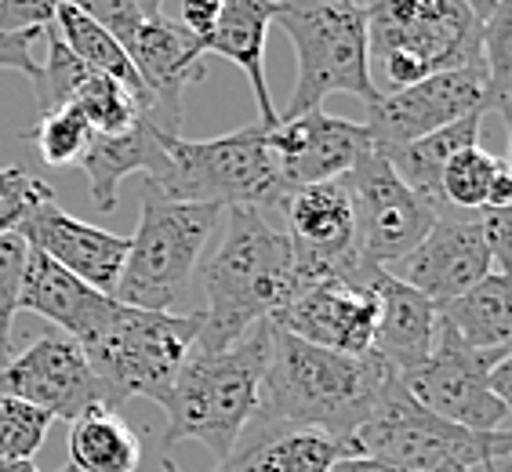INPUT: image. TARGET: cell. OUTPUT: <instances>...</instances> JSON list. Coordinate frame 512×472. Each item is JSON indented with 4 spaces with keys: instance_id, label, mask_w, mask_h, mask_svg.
<instances>
[{
    "instance_id": "51",
    "label": "cell",
    "mask_w": 512,
    "mask_h": 472,
    "mask_svg": "<svg viewBox=\"0 0 512 472\" xmlns=\"http://www.w3.org/2000/svg\"><path fill=\"white\" fill-rule=\"evenodd\" d=\"M59 472H77V469H73V465H66V469H59Z\"/></svg>"
},
{
    "instance_id": "6",
    "label": "cell",
    "mask_w": 512,
    "mask_h": 472,
    "mask_svg": "<svg viewBox=\"0 0 512 472\" xmlns=\"http://www.w3.org/2000/svg\"><path fill=\"white\" fill-rule=\"evenodd\" d=\"M273 22L295 44L298 84L280 120L324 106L327 95L378 99L367 62V22L356 0H276Z\"/></svg>"
},
{
    "instance_id": "26",
    "label": "cell",
    "mask_w": 512,
    "mask_h": 472,
    "mask_svg": "<svg viewBox=\"0 0 512 472\" xmlns=\"http://www.w3.org/2000/svg\"><path fill=\"white\" fill-rule=\"evenodd\" d=\"M69 465L77 472H135L142 440L113 407H95L69 422Z\"/></svg>"
},
{
    "instance_id": "18",
    "label": "cell",
    "mask_w": 512,
    "mask_h": 472,
    "mask_svg": "<svg viewBox=\"0 0 512 472\" xmlns=\"http://www.w3.org/2000/svg\"><path fill=\"white\" fill-rule=\"evenodd\" d=\"M19 236L33 251L48 255L55 266H62L66 273H73L88 287L102 291V295L117 291L120 269H124V258H128V236L106 233V229L88 226V222L66 215L55 204V197L44 200L22 222Z\"/></svg>"
},
{
    "instance_id": "30",
    "label": "cell",
    "mask_w": 512,
    "mask_h": 472,
    "mask_svg": "<svg viewBox=\"0 0 512 472\" xmlns=\"http://www.w3.org/2000/svg\"><path fill=\"white\" fill-rule=\"evenodd\" d=\"M44 40H48V62L40 66L37 80H33V95H37V106L40 113H48V109H62V106H73V99L80 95V88L88 84L91 69L73 55L59 40L55 26L44 30Z\"/></svg>"
},
{
    "instance_id": "34",
    "label": "cell",
    "mask_w": 512,
    "mask_h": 472,
    "mask_svg": "<svg viewBox=\"0 0 512 472\" xmlns=\"http://www.w3.org/2000/svg\"><path fill=\"white\" fill-rule=\"evenodd\" d=\"M51 197H55V193H51L48 182H40L37 175H30V171L19 168V164L0 168V236L19 233L22 222Z\"/></svg>"
},
{
    "instance_id": "11",
    "label": "cell",
    "mask_w": 512,
    "mask_h": 472,
    "mask_svg": "<svg viewBox=\"0 0 512 472\" xmlns=\"http://www.w3.org/2000/svg\"><path fill=\"white\" fill-rule=\"evenodd\" d=\"M502 356V349H476L454 335L451 327L440 324L433 353L425 356V364L400 378L418 404L447 422L473 429V433H502L509 411L487 385L491 367Z\"/></svg>"
},
{
    "instance_id": "40",
    "label": "cell",
    "mask_w": 512,
    "mask_h": 472,
    "mask_svg": "<svg viewBox=\"0 0 512 472\" xmlns=\"http://www.w3.org/2000/svg\"><path fill=\"white\" fill-rule=\"evenodd\" d=\"M218 15H222V0H178V26L200 44L218 26Z\"/></svg>"
},
{
    "instance_id": "2",
    "label": "cell",
    "mask_w": 512,
    "mask_h": 472,
    "mask_svg": "<svg viewBox=\"0 0 512 472\" xmlns=\"http://www.w3.org/2000/svg\"><path fill=\"white\" fill-rule=\"evenodd\" d=\"M226 236L200 266L207 309L200 313V349H226L273 320L298 295L295 244L262 207H226Z\"/></svg>"
},
{
    "instance_id": "46",
    "label": "cell",
    "mask_w": 512,
    "mask_h": 472,
    "mask_svg": "<svg viewBox=\"0 0 512 472\" xmlns=\"http://www.w3.org/2000/svg\"><path fill=\"white\" fill-rule=\"evenodd\" d=\"M458 4L473 11V15H476L480 22H487V15L494 11V4H498V0H458Z\"/></svg>"
},
{
    "instance_id": "21",
    "label": "cell",
    "mask_w": 512,
    "mask_h": 472,
    "mask_svg": "<svg viewBox=\"0 0 512 472\" xmlns=\"http://www.w3.org/2000/svg\"><path fill=\"white\" fill-rule=\"evenodd\" d=\"M276 15V0H222V15L211 37L200 44L204 55H222L233 66L244 69L247 84L255 91L258 124L276 128L280 124V109L269 99L266 80V37Z\"/></svg>"
},
{
    "instance_id": "44",
    "label": "cell",
    "mask_w": 512,
    "mask_h": 472,
    "mask_svg": "<svg viewBox=\"0 0 512 472\" xmlns=\"http://www.w3.org/2000/svg\"><path fill=\"white\" fill-rule=\"evenodd\" d=\"M494 109L502 113V124H505V142H509V153H505V160L512 164V99H498L494 102Z\"/></svg>"
},
{
    "instance_id": "28",
    "label": "cell",
    "mask_w": 512,
    "mask_h": 472,
    "mask_svg": "<svg viewBox=\"0 0 512 472\" xmlns=\"http://www.w3.org/2000/svg\"><path fill=\"white\" fill-rule=\"evenodd\" d=\"M73 109H80V117L88 120L95 135H124L146 117V102L102 73H91L88 84L73 99Z\"/></svg>"
},
{
    "instance_id": "13",
    "label": "cell",
    "mask_w": 512,
    "mask_h": 472,
    "mask_svg": "<svg viewBox=\"0 0 512 472\" xmlns=\"http://www.w3.org/2000/svg\"><path fill=\"white\" fill-rule=\"evenodd\" d=\"M0 396L26 400L62 422H77L80 414L95 407H113L84 349L62 331L37 335L19 356H11L0 367Z\"/></svg>"
},
{
    "instance_id": "20",
    "label": "cell",
    "mask_w": 512,
    "mask_h": 472,
    "mask_svg": "<svg viewBox=\"0 0 512 472\" xmlns=\"http://www.w3.org/2000/svg\"><path fill=\"white\" fill-rule=\"evenodd\" d=\"M117 298L102 295L62 266H55L48 255H40L30 247V262H26V276H22V295H19V313H37L44 320L59 327L62 335H69L77 345L99 335V327L109 320Z\"/></svg>"
},
{
    "instance_id": "14",
    "label": "cell",
    "mask_w": 512,
    "mask_h": 472,
    "mask_svg": "<svg viewBox=\"0 0 512 472\" xmlns=\"http://www.w3.org/2000/svg\"><path fill=\"white\" fill-rule=\"evenodd\" d=\"M371 276H364V280L327 276V280H320V284L306 287L302 295L291 298L269 324L309 345L331 349V353H371L378 324V295L371 287Z\"/></svg>"
},
{
    "instance_id": "8",
    "label": "cell",
    "mask_w": 512,
    "mask_h": 472,
    "mask_svg": "<svg viewBox=\"0 0 512 472\" xmlns=\"http://www.w3.org/2000/svg\"><path fill=\"white\" fill-rule=\"evenodd\" d=\"M226 207L168 200L160 189L142 186V215L128 240V258L120 269L113 298L135 309L168 313L186 295L197 273L207 236L215 233Z\"/></svg>"
},
{
    "instance_id": "43",
    "label": "cell",
    "mask_w": 512,
    "mask_h": 472,
    "mask_svg": "<svg viewBox=\"0 0 512 472\" xmlns=\"http://www.w3.org/2000/svg\"><path fill=\"white\" fill-rule=\"evenodd\" d=\"M327 472H400V469L378 462V458H367V454H342Z\"/></svg>"
},
{
    "instance_id": "15",
    "label": "cell",
    "mask_w": 512,
    "mask_h": 472,
    "mask_svg": "<svg viewBox=\"0 0 512 472\" xmlns=\"http://www.w3.org/2000/svg\"><path fill=\"white\" fill-rule=\"evenodd\" d=\"M487 273H494V262L480 211H454V207H444L436 215L422 244L400 262V280L436 305L462 298Z\"/></svg>"
},
{
    "instance_id": "24",
    "label": "cell",
    "mask_w": 512,
    "mask_h": 472,
    "mask_svg": "<svg viewBox=\"0 0 512 472\" xmlns=\"http://www.w3.org/2000/svg\"><path fill=\"white\" fill-rule=\"evenodd\" d=\"M480 128H483V113H473V117L458 120L451 128L414 138L407 146L378 149V153L389 160V168L400 175V182L407 189H414L418 197H425L429 204H436L444 211L447 204H444V193H440V178H444L447 160L469 146H480Z\"/></svg>"
},
{
    "instance_id": "47",
    "label": "cell",
    "mask_w": 512,
    "mask_h": 472,
    "mask_svg": "<svg viewBox=\"0 0 512 472\" xmlns=\"http://www.w3.org/2000/svg\"><path fill=\"white\" fill-rule=\"evenodd\" d=\"M131 4H135V8L142 11V15H146V19H157V15H160V8H164V0H131Z\"/></svg>"
},
{
    "instance_id": "39",
    "label": "cell",
    "mask_w": 512,
    "mask_h": 472,
    "mask_svg": "<svg viewBox=\"0 0 512 472\" xmlns=\"http://www.w3.org/2000/svg\"><path fill=\"white\" fill-rule=\"evenodd\" d=\"M44 33H4L0 30V69H15L26 73L30 80H37L40 62L33 59V40H40Z\"/></svg>"
},
{
    "instance_id": "33",
    "label": "cell",
    "mask_w": 512,
    "mask_h": 472,
    "mask_svg": "<svg viewBox=\"0 0 512 472\" xmlns=\"http://www.w3.org/2000/svg\"><path fill=\"white\" fill-rule=\"evenodd\" d=\"M480 62L487 69L491 109L512 95V0H498L480 30Z\"/></svg>"
},
{
    "instance_id": "37",
    "label": "cell",
    "mask_w": 512,
    "mask_h": 472,
    "mask_svg": "<svg viewBox=\"0 0 512 472\" xmlns=\"http://www.w3.org/2000/svg\"><path fill=\"white\" fill-rule=\"evenodd\" d=\"M62 0H0V30L4 33H44L55 26Z\"/></svg>"
},
{
    "instance_id": "17",
    "label": "cell",
    "mask_w": 512,
    "mask_h": 472,
    "mask_svg": "<svg viewBox=\"0 0 512 472\" xmlns=\"http://www.w3.org/2000/svg\"><path fill=\"white\" fill-rule=\"evenodd\" d=\"M269 149H273L284 186L298 189L345 178L356 160L371 149V135L356 120L313 109V113L280 120L276 128H269Z\"/></svg>"
},
{
    "instance_id": "10",
    "label": "cell",
    "mask_w": 512,
    "mask_h": 472,
    "mask_svg": "<svg viewBox=\"0 0 512 472\" xmlns=\"http://www.w3.org/2000/svg\"><path fill=\"white\" fill-rule=\"evenodd\" d=\"M353 200V255L364 266H400L433 229L440 207L400 182L375 146L342 178Z\"/></svg>"
},
{
    "instance_id": "5",
    "label": "cell",
    "mask_w": 512,
    "mask_h": 472,
    "mask_svg": "<svg viewBox=\"0 0 512 472\" xmlns=\"http://www.w3.org/2000/svg\"><path fill=\"white\" fill-rule=\"evenodd\" d=\"M160 149H164V164L146 182L168 200L276 211L291 193L269 149V128L262 124L204 138V142L160 131Z\"/></svg>"
},
{
    "instance_id": "16",
    "label": "cell",
    "mask_w": 512,
    "mask_h": 472,
    "mask_svg": "<svg viewBox=\"0 0 512 472\" xmlns=\"http://www.w3.org/2000/svg\"><path fill=\"white\" fill-rule=\"evenodd\" d=\"M131 66L146 88V120L164 135H182V95L189 84L204 80V48L178 22L146 19L124 40Z\"/></svg>"
},
{
    "instance_id": "38",
    "label": "cell",
    "mask_w": 512,
    "mask_h": 472,
    "mask_svg": "<svg viewBox=\"0 0 512 472\" xmlns=\"http://www.w3.org/2000/svg\"><path fill=\"white\" fill-rule=\"evenodd\" d=\"M480 222L491 247L494 273H512V204L502 211H480Z\"/></svg>"
},
{
    "instance_id": "25",
    "label": "cell",
    "mask_w": 512,
    "mask_h": 472,
    "mask_svg": "<svg viewBox=\"0 0 512 472\" xmlns=\"http://www.w3.org/2000/svg\"><path fill=\"white\" fill-rule=\"evenodd\" d=\"M440 324L476 349H512V273H487L473 291L440 305Z\"/></svg>"
},
{
    "instance_id": "53",
    "label": "cell",
    "mask_w": 512,
    "mask_h": 472,
    "mask_svg": "<svg viewBox=\"0 0 512 472\" xmlns=\"http://www.w3.org/2000/svg\"><path fill=\"white\" fill-rule=\"evenodd\" d=\"M509 99H512V95H509Z\"/></svg>"
},
{
    "instance_id": "3",
    "label": "cell",
    "mask_w": 512,
    "mask_h": 472,
    "mask_svg": "<svg viewBox=\"0 0 512 472\" xmlns=\"http://www.w3.org/2000/svg\"><path fill=\"white\" fill-rule=\"evenodd\" d=\"M269 331V320H262L226 349L197 345L189 353L164 400V451L182 440H197L218 462H226L258 411V389L269 364Z\"/></svg>"
},
{
    "instance_id": "48",
    "label": "cell",
    "mask_w": 512,
    "mask_h": 472,
    "mask_svg": "<svg viewBox=\"0 0 512 472\" xmlns=\"http://www.w3.org/2000/svg\"><path fill=\"white\" fill-rule=\"evenodd\" d=\"M0 472H40L33 462H0Z\"/></svg>"
},
{
    "instance_id": "1",
    "label": "cell",
    "mask_w": 512,
    "mask_h": 472,
    "mask_svg": "<svg viewBox=\"0 0 512 472\" xmlns=\"http://www.w3.org/2000/svg\"><path fill=\"white\" fill-rule=\"evenodd\" d=\"M396 378L400 374L375 353H331L273 327L258 411L247 425L316 429L349 451V440L375 414Z\"/></svg>"
},
{
    "instance_id": "52",
    "label": "cell",
    "mask_w": 512,
    "mask_h": 472,
    "mask_svg": "<svg viewBox=\"0 0 512 472\" xmlns=\"http://www.w3.org/2000/svg\"><path fill=\"white\" fill-rule=\"evenodd\" d=\"M4 364H8V360H4V356H0V367H4Z\"/></svg>"
},
{
    "instance_id": "32",
    "label": "cell",
    "mask_w": 512,
    "mask_h": 472,
    "mask_svg": "<svg viewBox=\"0 0 512 472\" xmlns=\"http://www.w3.org/2000/svg\"><path fill=\"white\" fill-rule=\"evenodd\" d=\"M494 160L498 157L487 153L483 146H469V149H462V153H454V157L447 160L444 178H440L444 204L454 207V211H483Z\"/></svg>"
},
{
    "instance_id": "23",
    "label": "cell",
    "mask_w": 512,
    "mask_h": 472,
    "mask_svg": "<svg viewBox=\"0 0 512 472\" xmlns=\"http://www.w3.org/2000/svg\"><path fill=\"white\" fill-rule=\"evenodd\" d=\"M164 164V149H160V128L149 124L146 117L124 135H91L84 157L77 168L88 178L91 204L99 211L117 207V189L128 175L153 178Z\"/></svg>"
},
{
    "instance_id": "27",
    "label": "cell",
    "mask_w": 512,
    "mask_h": 472,
    "mask_svg": "<svg viewBox=\"0 0 512 472\" xmlns=\"http://www.w3.org/2000/svg\"><path fill=\"white\" fill-rule=\"evenodd\" d=\"M55 33H59L62 44H66V48L91 69V73H102V77L117 80V84L131 88L149 109L146 88H142V80H138L135 66H131V59H128V51H124V44H120L113 33H106L99 22L88 19L84 11L73 8V4H66V0H62L59 11H55Z\"/></svg>"
},
{
    "instance_id": "45",
    "label": "cell",
    "mask_w": 512,
    "mask_h": 472,
    "mask_svg": "<svg viewBox=\"0 0 512 472\" xmlns=\"http://www.w3.org/2000/svg\"><path fill=\"white\" fill-rule=\"evenodd\" d=\"M487 472H512V429H509V436H505V447H502V454L491 462V469Z\"/></svg>"
},
{
    "instance_id": "22",
    "label": "cell",
    "mask_w": 512,
    "mask_h": 472,
    "mask_svg": "<svg viewBox=\"0 0 512 472\" xmlns=\"http://www.w3.org/2000/svg\"><path fill=\"white\" fill-rule=\"evenodd\" d=\"M342 443L316 429H269L247 425L237 447L215 472H327L342 458Z\"/></svg>"
},
{
    "instance_id": "49",
    "label": "cell",
    "mask_w": 512,
    "mask_h": 472,
    "mask_svg": "<svg viewBox=\"0 0 512 472\" xmlns=\"http://www.w3.org/2000/svg\"><path fill=\"white\" fill-rule=\"evenodd\" d=\"M160 469H164V472H182L175 462H171V458H160Z\"/></svg>"
},
{
    "instance_id": "19",
    "label": "cell",
    "mask_w": 512,
    "mask_h": 472,
    "mask_svg": "<svg viewBox=\"0 0 512 472\" xmlns=\"http://www.w3.org/2000/svg\"><path fill=\"white\" fill-rule=\"evenodd\" d=\"M378 295V324L371 353L382 356L396 374H411L433 353L436 327H440V305L429 302L422 291L404 284L393 269H378L371 276Z\"/></svg>"
},
{
    "instance_id": "29",
    "label": "cell",
    "mask_w": 512,
    "mask_h": 472,
    "mask_svg": "<svg viewBox=\"0 0 512 472\" xmlns=\"http://www.w3.org/2000/svg\"><path fill=\"white\" fill-rule=\"evenodd\" d=\"M91 135H95L91 124L80 117V109H73V106L40 113L37 124L30 128L33 146H37V153L44 157L48 168H73V164L84 157Z\"/></svg>"
},
{
    "instance_id": "50",
    "label": "cell",
    "mask_w": 512,
    "mask_h": 472,
    "mask_svg": "<svg viewBox=\"0 0 512 472\" xmlns=\"http://www.w3.org/2000/svg\"><path fill=\"white\" fill-rule=\"evenodd\" d=\"M436 472H469V469H462V465H444V469H436Z\"/></svg>"
},
{
    "instance_id": "36",
    "label": "cell",
    "mask_w": 512,
    "mask_h": 472,
    "mask_svg": "<svg viewBox=\"0 0 512 472\" xmlns=\"http://www.w3.org/2000/svg\"><path fill=\"white\" fill-rule=\"evenodd\" d=\"M66 4L80 8L88 19H95L102 30L113 33L120 44H124V40H128L142 22H146V15H142L131 0H66Z\"/></svg>"
},
{
    "instance_id": "4",
    "label": "cell",
    "mask_w": 512,
    "mask_h": 472,
    "mask_svg": "<svg viewBox=\"0 0 512 472\" xmlns=\"http://www.w3.org/2000/svg\"><path fill=\"white\" fill-rule=\"evenodd\" d=\"M378 95L480 62L483 22L458 0H356Z\"/></svg>"
},
{
    "instance_id": "42",
    "label": "cell",
    "mask_w": 512,
    "mask_h": 472,
    "mask_svg": "<svg viewBox=\"0 0 512 472\" xmlns=\"http://www.w3.org/2000/svg\"><path fill=\"white\" fill-rule=\"evenodd\" d=\"M487 385H491V393L502 400L505 411L512 414V349L491 367V378H487Z\"/></svg>"
},
{
    "instance_id": "41",
    "label": "cell",
    "mask_w": 512,
    "mask_h": 472,
    "mask_svg": "<svg viewBox=\"0 0 512 472\" xmlns=\"http://www.w3.org/2000/svg\"><path fill=\"white\" fill-rule=\"evenodd\" d=\"M512 204V164L509 160H494L491 182H487V200H483V211H502Z\"/></svg>"
},
{
    "instance_id": "31",
    "label": "cell",
    "mask_w": 512,
    "mask_h": 472,
    "mask_svg": "<svg viewBox=\"0 0 512 472\" xmlns=\"http://www.w3.org/2000/svg\"><path fill=\"white\" fill-rule=\"evenodd\" d=\"M48 411L15 400V396H0V462H33V454L44 447L51 429Z\"/></svg>"
},
{
    "instance_id": "35",
    "label": "cell",
    "mask_w": 512,
    "mask_h": 472,
    "mask_svg": "<svg viewBox=\"0 0 512 472\" xmlns=\"http://www.w3.org/2000/svg\"><path fill=\"white\" fill-rule=\"evenodd\" d=\"M26 262H30V244L19 233L0 236V356L4 360H11V320L19 313Z\"/></svg>"
},
{
    "instance_id": "9",
    "label": "cell",
    "mask_w": 512,
    "mask_h": 472,
    "mask_svg": "<svg viewBox=\"0 0 512 472\" xmlns=\"http://www.w3.org/2000/svg\"><path fill=\"white\" fill-rule=\"evenodd\" d=\"M505 436H509V429L473 433V429L447 422V418L418 404L407 393L404 378H396L393 389L375 407V414L349 440L345 454H367V458H378L400 472H436L444 465L487 472L494 458L502 454Z\"/></svg>"
},
{
    "instance_id": "7",
    "label": "cell",
    "mask_w": 512,
    "mask_h": 472,
    "mask_svg": "<svg viewBox=\"0 0 512 472\" xmlns=\"http://www.w3.org/2000/svg\"><path fill=\"white\" fill-rule=\"evenodd\" d=\"M200 313H153L117 302L99 335L80 345L91 371L106 385L109 404L120 407L146 396L164 407L178 371L197 349Z\"/></svg>"
},
{
    "instance_id": "12",
    "label": "cell",
    "mask_w": 512,
    "mask_h": 472,
    "mask_svg": "<svg viewBox=\"0 0 512 472\" xmlns=\"http://www.w3.org/2000/svg\"><path fill=\"white\" fill-rule=\"evenodd\" d=\"M487 109H491L487 69L483 62H473V66L433 73L411 88L378 95L367 106L364 128L375 149H396L440 128H451L473 113H487Z\"/></svg>"
}]
</instances>
